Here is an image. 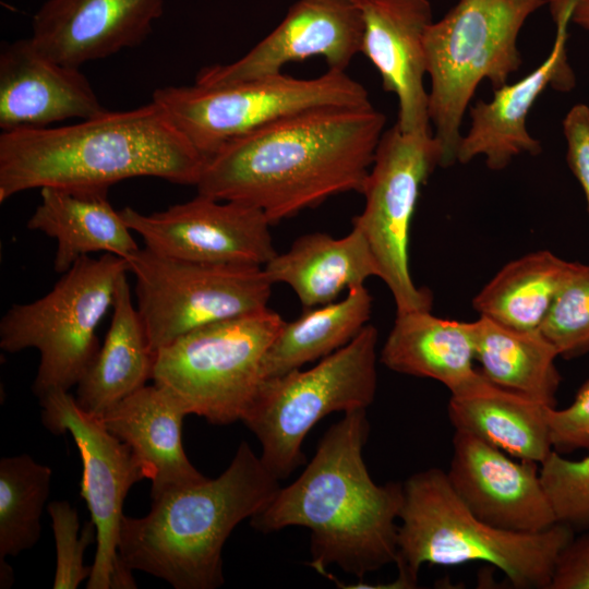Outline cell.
<instances>
[{"label":"cell","instance_id":"obj_1","mask_svg":"<svg viewBox=\"0 0 589 589\" xmlns=\"http://www.w3.org/2000/svg\"><path fill=\"white\" fill-rule=\"evenodd\" d=\"M385 123L371 103L286 117L206 157L197 194L254 206L274 225L334 195L361 193Z\"/></svg>","mask_w":589,"mask_h":589},{"label":"cell","instance_id":"obj_2","mask_svg":"<svg viewBox=\"0 0 589 589\" xmlns=\"http://www.w3.org/2000/svg\"><path fill=\"white\" fill-rule=\"evenodd\" d=\"M365 410L347 412L330 425L303 472L251 518L263 533L308 528V564L323 576L337 565L362 580L397 558L402 483L377 484L371 478L363 459L370 432Z\"/></svg>","mask_w":589,"mask_h":589},{"label":"cell","instance_id":"obj_3","mask_svg":"<svg viewBox=\"0 0 589 589\" xmlns=\"http://www.w3.org/2000/svg\"><path fill=\"white\" fill-rule=\"evenodd\" d=\"M205 158L153 100L64 127L0 135V202L31 189H109L155 177L195 185Z\"/></svg>","mask_w":589,"mask_h":589},{"label":"cell","instance_id":"obj_4","mask_svg":"<svg viewBox=\"0 0 589 589\" xmlns=\"http://www.w3.org/2000/svg\"><path fill=\"white\" fill-rule=\"evenodd\" d=\"M279 489V480L242 441L217 478L152 498L143 517L124 515L120 563L130 574L144 572L175 589H216L225 584L223 549L228 537L263 510Z\"/></svg>","mask_w":589,"mask_h":589},{"label":"cell","instance_id":"obj_5","mask_svg":"<svg viewBox=\"0 0 589 589\" xmlns=\"http://www.w3.org/2000/svg\"><path fill=\"white\" fill-rule=\"evenodd\" d=\"M402 490L395 562L400 588L417 587L423 564L484 562L515 588L549 589L557 560L576 534L558 522L536 533L494 527L466 506L440 468L414 472Z\"/></svg>","mask_w":589,"mask_h":589},{"label":"cell","instance_id":"obj_6","mask_svg":"<svg viewBox=\"0 0 589 589\" xmlns=\"http://www.w3.org/2000/svg\"><path fill=\"white\" fill-rule=\"evenodd\" d=\"M548 0H459L425 36L431 81L429 115L441 167L457 161L460 127L477 87L508 83L522 59L517 39L527 19Z\"/></svg>","mask_w":589,"mask_h":589},{"label":"cell","instance_id":"obj_7","mask_svg":"<svg viewBox=\"0 0 589 589\" xmlns=\"http://www.w3.org/2000/svg\"><path fill=\"white\" fill-rule=\"evenodd\" d=\"M377 341L376 327L368 324L316 365L263 382L241 421L260 441V457L279 481L304 462L303 441L317 422L374 401Z\"/></svg>","mask_w":589,"mask_h":589},{"label":"cell","instance_id":"obj_8","mask_svg":"<svg viewBox=\"0 0 589 589\" xmlns=\"http://www.w3.org/2000/svg\"><path fill=\"white\" fill-rule=\"evenodd\" d=\"M127 261L111 253L77 260L52 289L28 303L13 304L0 322V348L37 349L39 364L33 384L37 397L69 390L85 375L98 350L96 329L113 305Z\"/></svg>","mask_w":589,"mask_h":589},{"label":"cell","instance_id":"obj_9","mask_svg":"<svg viewBox=\"0 0 589 589\" xmlns=\"http://www.w3.org/2000/svg\"><path fill=\"white\" fill-rule=\"evenodd\" d=\"M285 320L269 308L184 334L155 353L152 381L212 424L242 420L265 381L263 362Z\"/></svg>","mask_w":589,"mask_h":589},{"label":"cell","instance_id":"obj_10","mask_svg":"<svg viewBox=\"0 0 589 589\" xmlns=\"http://www.w3.org/2000/svg\"><path fill=\"white\" fill-rule=\"evenodd\" d=\"M152 100L204 158L228 141L289 116L371 103L363 85L334 70L314 79L279 73L216 87L167 86L156 89Z\"/></svg>","mask_w":589,"mask_h":589},{"label":"cell","instance_id":"obj_11","mask_svg":"<svg viewBox=\"0 0 589 589\" xmlns=\"http://www.w3.org/2000/svg\"><path fill=\"white\" fill-rule=\"evenodd\" d=\"M124 260L155 353L199 327L268 308L274 284L262 266L189 262L146 247Z\"/></svg>","mask_w":589,"mask_h":589},{"label":"cell","instance_id":"obj_12","mask_svg":"<svg viewBox=\"0 0 589 589\" xmlns=\"http://www.w3.org/2000/svg\"><path fill=\"white\" fill-rule=\"evenodd\" d=\"M441 158L433 133H406L396 124L384 131L361 191L363 211L352 220L372 250L396 313L432 308V293L412 280L409 236L421 189Z\"/></svg>","mask_w":589,"mask_h":589},{"label":"cell","instance_id":"obj_13","mask_svg":"<svg viewBox=\"0 0 589 589\" xmlns=\"http://www.w3.org/2000/svg\"><path fill=\"white\" fill-rule=\"evenodd\" d=\"M38 398L46 429L53 434L70 433L81 456V495L96 527V553L86 588H136L132 574L120 563L118 542L128 492L146 479L142 465L100 418L80 408L69 390L52 389Z\"/></svg>","mask_w":589,"mask_h":589},{"label":"cell","instance_id":"obj_14","mask_svg":"<svg viewBox=\"0 0 589 589\" xmlns=\"http://www.w3.org/2000/svg\"><path fill=\"white\" fill-rule=\"evenodd\" d=\"M120 214L144 247L183 261L263 267L278 253L266 215L244 203L197 194L165 211Z\"/></svg>","mask_w":589,"mask_h":589},{"label":"cell","instance_id":"obj_15","mask_svg":"<svg viewBox=\"0 0 589 589\" xmlns=\"http://www.w3.org/2000/svg\"><path fill=\"white\" fill-rule=\"evenodd\" d=\"M362 35L360 0H298L249 52L231 63L202 68L194 84L216 87L252 81L313 57H322L328 70L346 72L360 53Z\"/></svg>","mask_w":589,"mask_h":589},{"label":"cell","instance_id":"obj_16","mask_svg":"<svg viewBox=\"0 0 589 589\" xmlns=\"http://www.w3.org/2000/svg\"><path fill=\"white\" fill-rule=\"evenodd\" d=\"M556 25L555 39L548 57L521 80L493 89L491 100L469 106L471 123L461 136L457 161L467 164L478 156L493 171L506 168L515 157L539 155L541 143L527 130L528 113L539 96L552 87L569 92L576 84L567 61L568 25L576 0H548Z\"/></svg>","mask_w":589,"mask_h":589},{"label":"cell","instance_id":"obj_17","mask_svg":"<svg viewBox=\"0 0 589 589\" xmlns=\"http://www.w3.org/2000/svg\"><path fill=\"white\" fill-rule=\"evenodd\" d=\"M539 467L455 431L446 473L454 491L479 518L501 529L536 533L557 524Z\"/></svg>","mask_w":589,"mask_h":589},{"label":"cell","instance_id":"obj_18","mask_svg":"<svg viewBox=\"0 0 589 589\" xmlns=\"http://www.w3.org/2000/svg\"><path fill=\"white\" fill-rule=\"evenodd\" d=\"M360 53L377 70L385 92L398 103L397 128L433 133L429 115L425 36L433 23L429 0H360Z\"/></svg>","mask_w":589,"mask_h":589},{"label":"cell","instance_id":"obj_19","mask_svg":"<svg viewBox=\"0 0 589 589\" xmlns=\"http://www.w3.org/2000/svg\"><path fill=\"white\" fill-rule=\"evenodd\" d=\"M165 0H47L32 20L33 44L65 65L140 46L163 15Z\"/></svg>","mask_w":589,"mask_h":589},{"label":"cell","instance_id":"obj_20","mask_svg":"<svg viewBox=\"0 0 589 589\" xmlns=\"http://www.w3.org/2000/svg\"><path fill=\"white\" fill-rule=\"evenodd\" d=\"M80 68L57 62L28 38L4 43L0 51V128H45L104 112Z\"/></svg>","mask_w":589,"mask_h":589},{"label":"cell","instance_id":"obj_21","mask_svg":"<svg viewBox=\"0 0 589 589\" xmlns=\"http://www.w3.org/2000/svg\"><path fill=\"white\" fill-rule=\"evenodd\" d=\"M185 416V409L169 392L153 384L127 396L100 418L139 459L152 482V498L206 479L183 448Z\"/></svg>","mask_w":589,"mask_h":589},{"label":"cell","instance_id":"obj_22","mask_svg":"<svg viewBox=\"0 0 589 589\" xmlns=\"http://www.w3.org/2000/svg\"><path fill=\"white\" fill-rule=\"evenodd\" d=\"M548 407L491 383L479 372L467 385L450 393L447 413L455 431L540 465L553 450Z\"/></svg>","mask_w":589,"mask_h":589},{"label":"cell","instance_id":"obj_23","mask_svg":"<svg viewBox=\"0 0 589 589\" xmlns=\"http://www.w3.org/2000/svg\"><path fill=\"white\" fill-rule=\"evenodd\" d=\"M27 228L57 241L53 268L65 273L77 260L104 252L127 259L139 248L132 230L108 200V189L46 187Z\"/></svg>","mask_w":589,"mask_h":589},{"label":"cell","instance_id":"obj_24","mask_svg":"<svg viewBox=\"0 0 589 589\" xmlns=\"http://www.w3.org/2000/svg\"><path fill=\"white\" fill-rule=\"evenodd\" d=\"M263 268L273 284L288 285L305 309L334 302L345 289L380 278L372 250L353 225L341 238L323 232L303 235Z\"/></svg>","mask_w":589,"mask_h":589},{"label":"cell","instance_id":"obj_25","mask_svg":"<svg viewBox=\"0 0 589 589\" xmlns=\"http://www.w3.org/2000/svg\"><path fill=\"white\" fill-rule=\"evenodd\" d=\"M380 362L397 373L435 380L454 393L478 374L473 322L431 311L396 313Z\"/></svg>","mask_w":589,"mask_h":589},{"label":"cell","instance_id":"obj_26","mask_svg":"<svg viewBox=\"0 0 589 589\" xmlns=\"http://www.w3.org/2000/svg\"><path fill=\"white\" fill-rule=\"evenodd\" d=\"M154 362L155 352L133 304L125 273L118 283L105 340L76 385V404L85 412L101 418L152 380Z\"/></svg>","mask_w":589,"mask_h":589},{"label":"cell","instance_id":"obj_27","mask_svg":"<svg viewBox=\"0 0 589 589\" xmlns=\"http://www.w3.org/2000/svg\"><path fill=\"white\" fill-rule=\"evenodd\" d=\"M473 327L476 361L488 381L555 407L560 354L540 329L509 327L484 316Z\"/></svg>","mask_w":589,"mask_h":589},{"label":"cell","instance_id":"obj_28","mask_svg":"<svg viewBox=\"0 0 589 589\" xmlns=\"http://www.w3.org/2000/svg\"><path fill=\"white\" fill-rule=\"evenodd\" d=\"M372 297L364 285L348 290L340 301L306 309L284 322L263 362L265 380L321 360L350 342L368 325Z\"/></svg>","mask_w":589,"mask_h":589},{"label":"cell","instance_id":"obj_29","mask_svg":"<svg viewBox=\"0 0 589 589\" xmlns=\"http://www.w3.org/2000/svg\"><path fill=\"white\" fill-rule=\"evenodd\" d=\"M572 264L549 250L530 252L503 266L476 294L472 306L500 324L540 329Z\"/></svg>","mask_w":589,"mask_h":589},{"label":"cell","instance_id":"obj_30","mask_svg":"<svg viewBox=\"0 0 589 589\" xmlns=\"http://www.w3.org/2000/svg\"><path fill=\"white\" fill-rule=\"evenodd\" d=\"M52 470L27 454L0 460V561L32 549L41 534V514Z\"/></svg>","mask_w":589,"mask_h":589},{"label":"cell","instance_id":"obj_31","mask_svg":"<svg viewBox=\"0 0 589 589\" xmlns=\"http://www.w3.org/2000/svg\"><path fill=\"white\" fill-rule=\"evenodd\" d=\"M540 330L560 357L589 352V265L573 262Z\"/></svg>","mask_w":589,"mask_h":589},{"label":"cell","instance_id":"obj_32","mask_svg":"<svg viewBox=\"0 0 589 589\" xmlns=\"http://www.w3.org/2000/svg\"><path fill=\"white\" fill-rule=\"evenodd\" d=\"M579 459L556 450L540 464V478L556 522L575 533L589 530V448Z\"/></svg>","mask_w":589,"mask_h":589},{"label":"cell","instance_id":"obj_33","mask_svg":"<svg viewBox=\"0 0 589 589\" xmlns=\"http://www.w3.org/2000/svg\"><path fill=\"white\" fill-rule=\"evenodd\" d=\"M47 510L56 544L52 588L76 589L92 573V566L84 564V554L87 546L96 541V527L91 520L80 533L79 513L68 501H53Z\"/></svg>","mask_w":589,"mask_h":589},{"label":"cell","instance_id":"obj_34","mask_svg":"<svg viewBox=\"0 0 589 589\" xmlns=\"http://www.w3.org/2000/svg\"><path fill=\"white\" fill-rule=\"evenodd\" d=\"M546 419L553 449L566 454L589 448V380L565 408L548 407Z\"/></svg>","mask_w":589,"mask_h":589},{"label":"cell","instance_id":"obj_35","mask_svg":"<svg viewBox=\"0 0 589 589\" xmlns=\"http://www.w3.org/2000/svg\"><path fill=\"white\" fill-rule=\"evenodd\" d=\"M566 140V161L579 182L589 214V107L586 104L573 106L563 120Z\"/></svg>","mask_w":589,"mask_h":589},{"label":"cell","instance_id":"obj_36","mask_svg":"<svg viewBox=\"0 0 589 589\" xmlns=\"http://www.w3.org/2000/svg\"><path fill=\"white\" fill-rule=\"evenodd\" d=\"M549 589H589V530L575 534L562 551Z\"/></svg>","mask_w":589,"mask_h":589},{"label":"cell","instance_id":"obj_37","mask_svg":"<svg viewBox=\"0 0 589 589\" xmlns=\"http://www.w3.org/2000/svg\"><path fill=\"white\" fill-rule=\"evenodd\" d=\"M572 22L589 31V0H576Z\"/></svg>","mask_w":589,"mask_h":589},{"label":"cell","instance_id":"obj_38","mask_svg":"<svg viewBox=\"0 0 589 589\" xmlns=\"http://www.w3.org/2000/svg\"><path fill=\"white\" fill-rule=\"evenodd\" d=\"M14 582V573L7 561H0V588L8 589Z\"/></svg>","mask_w":589,"mask_h":589}]
</instances>
